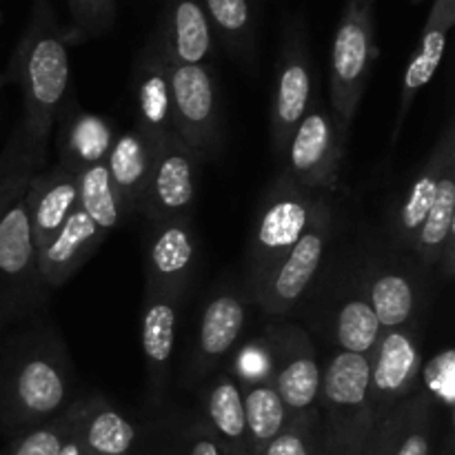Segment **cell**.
I'll return each instance as SVG.
<instances>
[{
	"label": "cell",
	"mask_w": 455,
	"mask_h": 455,
	"mask_svg": "<svg viewBox=\"0 0 455 455\" xmlns=\"http://www.w3.org/2000/svg\"><path fill=\"white\" fill-rule=\"evenodd\" d=\"M438 455H453V440H451V435H447V440H444V447L440 449Z\"/></svg>",
	"instance_id": "41"
},
{
	"label": "cell",
	"mask_w": 455,
	"mask_h": 455,
	"mask_svg": "<svg viewBox=\"0 0 455 455\" xmlns=\"http://www.w3.org/2000/svg\"><path fill=\"white\" fill-rule=\"evenodd\" d=\"M314 105V67L309 58L305 29L300 22H291L284 29L283 47L274 76L271 96V145L278 160H283L284 147L293 129L300 124L309 107Z\"/></svg>",
	"instance_id": "11"
},
{
	"label": "cell",
	"mask_w": 455,
	"mask_h": 455,
	"mask_svg": "<svg viewBox=\"0 0 455 455\" xmlns=\"http://www.w3.org/2000/svg\"><path fill=\"white\" fill-rule=\"evenodd\" d=\"M22 200L31 240L34 247L40 249L78 207V176L56 163L31 178Z\"/></svg>",
	"instance_id": "24"
},
{
	"label": "cell",
	"mask_w": 455,
	"mask_h": 455,
	"mask_svg": "<svg viewBox=\"0 0 455 455\" xmlns=\"http://www.w3.org/2000/svg\"><path fill=\"white\" fill-rule=\"evenodd\" d=\"M318 416L327 455H364L378 420L369 398V355L336 354L323 369Z\"/></svg>",
	"instance_id": "3"
},
{
	"label": "cell",
	"mask_w": 455,
	"mask_h": 455,
	"mask_svg": "<svg viewBox=\"0 0 455 455\" xmlns=\"http://www.w3.org/2000/svg\"><path fill=\"white\" fill-rule=\"evenodd\" d=\"M262 345L269 363V378L278 389L289 418L318 411L323 367L309 333L296 323H271Z\"/></svg>",
	"instance_id": "7"
},
{
	"label": "cell",
	"mask_w": 455,
	"mask_h": 455,
	"mask_svg": "<svg viewBox=\"0 0 455 455\" xmlns=\"http://www.w3.org/2000/svg\"><path fill=\"white\" fill-rule=\"evenodd\" d=\"M49 298L36 260L25 200L0 218V336L38 318Z\"/></svg>",
	"instance_id": "6"
},
{
	"label": "cell",
	"mask_w": 455,
	"mask_h": 455,
	"mask_svg": "<svg viewBox=\"0 0 455 455\" xmlns=\"http://www.w3.org/2000/svg\"><path fill=\"white\" fill-rule=\"evenodd\" d=\"M360 280L382 329L418 324V314L425 300V284L413 267L385 260L373 265Z\"/></svg>",
	"instance_id": "19"
},
{
	"label": "cell",
	"mask_w": 455,
	"mask_h": 455,
	"mask_svg": "<svg viewBox=\"0 0 455 455\" xmlns=\"http://www.w3.org/2000/svg\"><path fill=\"white\" fill-rule=\"evenodd\" d=\"M260 455H327L318 411L289 418L284 429L262 449Z\"/></svg>",
	"instance_id": "36"
},
{
	"label": "cell",
	"mask_w": 455,
	"mask_h": 455,
	"mask_svg": "<svg viewBox=\"0 0 455 455\" xmlns=\"http://www.w3.org/2000/svg\"><path fill=\"white\" fill-rule=\"evenodd\" d=\"M323 207L324 203L315 196V191L296 185L287 176H280L274 182V187L262 198L249 240V296L287 258L293 244L305 235Z\"/></svg>",
	"instance_id": "4"
},
{
	"label": "cell",
	"mask_w": 455,
	"mask_h": 455,
	"mask_svg": "<svg viewBox=\"0 0 455 455\" xmlns=\"http://www.w3.org/2000/svg\"><path fill=\"white\" fill-rule=\"evenodd\" d=\"M349 129L320 105H311L289 138L283 176L309 191H331L340 180V164Z\"/></svg>",
	"instance_id": "8"
},
{
	"label": "cell",
	"mask_w": 455,
	"mask_h": 455,
	"mask_svg": "<svg viewBox=\"0 0 455 455\" xmlns=\"http://www.w3.org/2000/svg\"><path fill=\"white\" fill-rule=\"evenodd\" d=\"M416 3H420V0H416Z\"/></svg>",
	"instance_id": "43"
},
{
	"label": "cell",
	"mask_w": 455,
	"mask_h": 455,
	"mask_svg": "<svg viewBox=\"0 0 455 455\" xmlns=\"http://www.w3.org/2000/svg\"><path fill=\"white\" fill-rule=\"evenodd\" d=\"M44 160L27 140L22 124L13 129L0 151V218L25 196L31 178L43 172Z\"/></svg>",
	"instance_id": "32"
},
{
	"label": "cell",
	"mask_w": 455,
	"mask_h": 455,
	"mask_svg": "<svg viewBox=\"0 0 455 455\" xmlns=\"http://www.w3.org/2000/svg\"><path fill=\"white\" fill-rule=\"evenodd\" d=\"M182 300L164 293L145 289L140 314V347L145 358L147 387L154 398L164 391L169 380V367L173 360L178 338V318Z\"/></svg>",
	"instance_id": "22"
},
{
	"label": "cell",
	"mask_w": 455,
	"mask_h": 455,
	"mask_svg": "<svg viewBox=\"0 0 455 455\" xmlns=\"http://www.w3.org/2000/svg\"><path fill=\"white\" fill-rule=\"evenodd\" d=\"M200 422L227 453L251 455L243 391L235 373L225 369L207 378V385L200 394Z\"/></svg>",
	"instance_id": "26"
},
{
	"label": "cell",
	"mask_w": 455,
	"mask_h": 455,
	"mask_svg": "<svg viewBox=\"0 0 455 455\" xmlns=\"http://www.w3.org/2000/svg\"><path fill=\"white\" fill-rule=\"evenodd\" d=\"M394 455H438V404L422 387L400 404Z\"/></svg>",
	"instance_id": "31"
},
{
	"label": "cell",
	"mask_w": 455,
	"mask_h": 455,
	"mask_svg": "<svg viewBox=\"0 0 455 455\" xmlns=\"http://www.w3.org/2000/svg\"><path fill=\"white\" fill-rule=\"evenodd\" d=\"M78 176V204L102 235H109L127 220L120 194L111 182L105 163L87 167Z\"/></svg>",
	"instance_id": "33"
},
{
	"label": "cell",
	"mask_w": 455,
	"mask_h": 455,
	"mask_svg": "<svg viewBox=\"0 0 455 455\" xmlns=\"http://www.w3.org/2000/svg\"><path fill=\"white\" fill-rule=\"evenodd\" d=\"M169 65H207L213 56V29L198 0H169L154 38Z\"/></svg>",
	"instance_id": "23"
},
{
	"label": "cell",
	"mask_w": 455,
	"mask_h": 455,
	"mask_svg": "<svg viewBox=\"0 0 455 455\" xmlns=\"http://www.w3.org/2000/svg\"><path fill=\"white\" fill-rule=\"evenodd\" d=\"M422 382V333L418 324L385 329L369 354V398L378 425Z\"/></svg>",
	"instance_id": "10"
},
{
	"label": "cell",
	"mask_w": 455,
	"mask_h": 455,
	"mask_svg": "<svg viewBox=\"0 0 455 455\" xmlns=\"http://www.w3.org/2000/svg\"><path fill=\"white\" fill-rule=\"evenodd\" d=\"M9 76L22 93V132L40 156H47L49 136L69 98V40L49 0H34L31 16L13 52Z\"/></svg>",
	"instance_id": "2"
},
{
	"label": "cell",
	"mask_w": 455,
	"mask_h": 455,
	"mask_svg": "<svg viewBox=\"0 0 455 455\" xmlns=\"http://www.w3.org/2000/svg\"><path fill=\"white\" fill-rule=\"evenodd\" d=\"M74 431L84 455H133L140 443L138 427L98 394L74 403Z\"/></svg>",
	"instance_id": "25"
},
{
	"label": "cell",
	"mask_w": 455,
	"mask_h": 455,
	"mask_svg": "<svg viewBox=\"0 0 455 455\" xmlns=\"http://www.w3.org/2000/svg\"><path fill=\"white\" fill-rule=\"evenodd\" d=\"M453 22L455 0H435L429 12V18H427L425 29H422L420 43H418L416 52L409 58L407 67H404L403 83H400L398 111H395L394 132H391V147L398 145L400 133H403V127L407 123V116L411 111L413 102H416L418 93L431 83V78L438 71Z\"/></svg>",
	"instance_id": "18"
},
{
	"label": "cell",
	"mask_w": 455,
	"mask_h": 455,
	"mask_svg": "<svg viewBox=\"0 0 455 455\" xmlns=\"http://www.w3.org/2000/svg\"><path fill=\"white\" fill-rule=\"evenodd\" d=\"M140 455H145V453H140Z\"/></svg>",
	"instance_id": "45"
},
{
	"label": "cell",
	"mask_w": 455,
	"mask_h": 455,
	"mask_svg": "<svg viewBox=\"0 0 455 455\" xmlns=\"http://www.w3.org/2000/svg\"><path fill=\"white\" fill-rule=\"evenodd\" d=\"M378 58L376 0H347L329 53L331 111L351 129Z\"/></svg>",
	"instance_id": "5"
},
{
	"label": "cell",
	"mask_w": 455,
	"mask_h": 455,
	"mask_svg": "<svg viewBox=\"0 0 455 455\" xmlns=\"http://www.w3.org/2000/svg\"><path fill=\"white\" fill-rule=\"evenodd\" d=\"M200 158L178 136L154 145L149 180L138 213L149 222L191 216L198 196Z\"/></svg>",
	"instance_id": "13"
},
{
	"label": "cell",
	"mask_w": 455,
	"mask_h": 455,
	"mask_svg": "<svg viewBox=\"0 0 455 455\" xmlns=\"http://www.w3.org/2000/svg\"><path fill=\"white\" fill-rule=\"evenodd\" d=\"M132 92L133 116H136L133 129H138L151 145L176 136L169 62L164 60L156 43L147 44L133 62Z\"/></svg>",
	"instance_id": "16"
},
{
	"label": "cell",
	"mask_w": 455,
	"mask_h": 455,
	"mask_svg": "<svg viewBox=\"0 0 455 455\" xmlns=\"http://www.w3.org/2000/svg\"><path fill=\"white\" fill-rule=\"evenodd\" d=\"M204 12L212 22L213 34L220 36L238 56L251 52L253 18L249 0H204Z\"/></svg>",
	"instance_id": "34"
},
{
	"label": "cell",
	"mask_w": 455,
	"mask_h": 455,
	"mask_svg": "<svg viewBox=\"0 0 455 455\" xmlns=\"http://www.w3.org/2000/svg\"><path fill=\"white\" fill-rule=\"evenodd\" d=\"M53 127H56L58 163L74 173L105 163L116 140V132L109 120L84 111L71 96L62 105Z\"/></svg>",
	"instance_id": "21"
},
{
	"label": "cell",
	"mask_w": 455,
	"mask_h": 455,
	"mask_svg": "<svg viewBox=\"0 0 455 455\" xmlns=\"http://www.w3.org/2000/svg\"><path fill=\"white\" fill-rule=\"evenodd\" d=\"M105 238L107 235L100 234V229L78 204L69 213V218L58 227L56 234L43 247L36 249L40 278L47 284L49 291L74 278L96 256Z\"/></svg>",
	"instance_id": "20"
},
{
	"label": "cell",
	"mask_w": 455,
	"mask_h": 455,
	"mask_svg": "<svg viewBox=\"0 0 455 455\" xmlns=\"http://www.w3.org/2000/svg\"><path fill=\"white\" fill-rule=\"evenodd\" d=\"M151 160H154V145L138 129H129L116 136L105 167L120 194L127 218L140 209V200L149 180Z\"/></svg>",
	"instance_id": "29"
},
{
	"label": "cell",
	"mask_w": 455,
	"mask_h": 455,
	"mask_svg": "<svg viewBox=\"0 0 455 455\" xmlns=\"http://www.w3.org/2000/svg\"><path fill=\"white\" fill-rule=\"evenodd\" d=\"M455 164V124L449 120L444 124L438 142L431 149L429 158L425 160L420 169L413 173L411 180L404 187L403 196L395 203L394 213H391V238L400 249L409 251L418 229L425 222L431 204H434L438 182L443 178L444 169Z\"/></svg>",
	"instance_id": "17"
},
{
	"label": "cell",
	"mask_w": 455,
	"mask_h": 455,
	"mask_svg": "<svg viewBox=\"0 0 455 455\" xmlns=\"http://www.w3.org/2000/svg\"><path fill=\"white\" fill-rule=\"evenodd\" d=\"M247 327V298L234 289H220L204 302L196 329L194 351L187 364V380L212 378L238 345Z\"/></svg>",
	"instance_id": "15"
},
{
	"label": "cell",
	"mask_w": 455,
	"mask_h": 455,
	"mask_svg": "<svg viewBox=\"0 0 455 455\" xmlns=\"http://www.w3.org/2000/svg\"><path fill=\"white\" fill-rule=\"evenodd\" d=\"M71 27L67 29L69 44L107 34L116 22V0H69Z\"/></svg>",
	"instance_id": "37"
},
{
	"label": "cell",
	"mask_w": 455,
	"mask_h": 455,
	"mask_svg": "<svg viewBox=\"0 0 455 455\" xmlns=\"http://www.w3.org/2000/svg\"><path fill=\"white\" fill-rule=\"evenodd\" d=\"M238 382L247 418L249 447L251 455H260L262 449L284 429L289 411L269 376L238 378Z\"/></svg>",
	"instance_id": "30"
},
{
	"label": "cell",
	"mask_w": 455,
	"mask_h": 455,
	"mask_svg": "<svg viewBox=\"0 0 455 455\" xmlns=\"http://www.w3.org/2000/svg\"><path fill=\"white\" fill-rule=\"evenodd\" d=\"M329 238H331V209L324 204L287 258L251 293V300L260 307L262 314L283 318L302 300L323 267Z\"/></svg>",
	"instance_id": "12"
},
{
	"label": "cell",
	"mask_w": 455,
	"mask_h": 455,
	"mask_svg": "<svg viewBox=\"0 0 455 455\" xmlns=\"http://www.w3.org/2000/svg\"><path fill=\"white\" fill-rule=\"evenodd\" d=\"M398 425H400V407L387 418L385 422H380L373 435L371 444H369L367 453L364 455H394L395 449V438H398Z\"/></svg>",
	"instance_id": "39"
},
{
	"label": "cell",
	"mask_w": 455,
	"mask_h": 455,
	"mask_svg": "<svg viewBox=\"0 0 455 455\" xmlns=\"http://www.w3.org/2000/svg\"><path fill=\"white\" fill-rule=\"evenodd\" d=\"M176 136L198 158L222 149V111L209 65H169Z\"/></svg>",
	"instance_id": "9"
},
{
	"label": "cell",
	"mask_w": 455,
	"mask_h": 455,
	"mask_svg": "<svg viewBox=\"0 0 455 455\" xmlns=\"http://www.w3.org/2000/svg\"><path fill=\"white\" fill-rule=\"evenodd\" d=\"M331 323V340L342 354L369 355L382 336V324L376 311L369 305L363 280L355 278L336 298V307L329 318Z\"/></svg>",
	"instance_id": "28"
},
{
	"label": "cell",
	"mask_w": 455,
	"mask_h": 455,
	"mask_svg": "<svg viewBox=\"0 0 455 455\" xmlns=\"http://www.w3.org/2000/svg\"><path fill=\"white\" fill-rule=\"evenodd\" d=\"M3 87H4V76H0V92H3Z\"/></svg>",
	"instance_id": "42"
},
{
	"label": "cell",
	"mask_w": 455,
	"mask_h": 455,
	"mask_svg": "<svg viewBox=\"0 0 455 455\" xmlns=\"http://www.w3.org/2000/svg\"><path fill=\"white\" fill-rule=\"evenodd\" d=\"M198 265V238L191 216L149 222L145 238V275L151 291L182 300Z\"/></svg>",
	"instance_id": "14"
},
{
	"label": "cell",
	"mask_w": 455,
	"mask_h": 455,
	"mask_svg": "<svg viewBox=\"0 0 455 455\" xmlns=\"http://www.w3.org/2000/svg\"><path fill=\"white\" fill-rule=\"evenodd\" d=\"M455 249V164L444 169L434 204L418 229L409 251L425 267H438L447 278L453 274Z\"/></svg>",
	"instance_id": "27"
},
{
	"label": "cell",
	"mask_w": 455,
	"mask_h": 455,
	"mask_svg": "<svg viewBox=\"0 0 455 455\" xmlns=\"http://www.w3.org/2000/svg\"><path fill=\"white\" fill-rule=\"evenodd\" d=\"M74 427V404L53 420L12 435L3 455H58Z\"/></svg>",
	"instance_id": "35"
},
{
	"label": "cell",
	"mask_w": 455,
	"mask_h": 455,
	"mask_svg": "<svg viewBox=\"0 0 455 455\" xmlns=\"http://www.w3.org/2000/svg\"><path fill=\"white\" fill-rule=\"evenodd\" d=\"M0 455H3V451H0Z\"/></svg>",
	"instance_id": "44"
},
{
	"label": "cell",
	"mask_w": 455,
	"mask_h": 455,
	"mask_svg": "<svg viewBox=\"0 0 455 455\" xmlns=\"http://www.w3.org/2000/svg\"><path fill=\"white\" fill-rule=\"evenodd\" d=\"M176 455H229L198 420L187 422L176 440Z\"/></svg>",
	"instance_id": "38"
},
{
	"label": "cell",
	"mask_w": 455,
	"mask_h": 455,
	"mask_svg": "<svg viewBox=\"0 0 455 455\" xmlns=\"http://www.w3.org/2000/svg\"><path fill=\"white\" fill-rule=\"evenodd\" d=\"M58 455H84L83 447H80V443H78V435H76V431H74V427H71L69 438L65 440V444H62L60 453Z\"/></svg>",
	"instance_id": "40"
},
{
	"label": "cell",
	"mask_w": 455,
	"mask_h": 455,
	"mask_svg": "<svg viewBox=\"0 0 455 455\" xmlns=\"http://www.w3.org/2000/svg\"><path fill=\"white\" fill-rule=\"evenodd\" d=\"M83 395L65 340L29 320L0 336V431L9 438L65 413Z\"/></svg>",
	"instance_id": "1"
}]
</instances>
